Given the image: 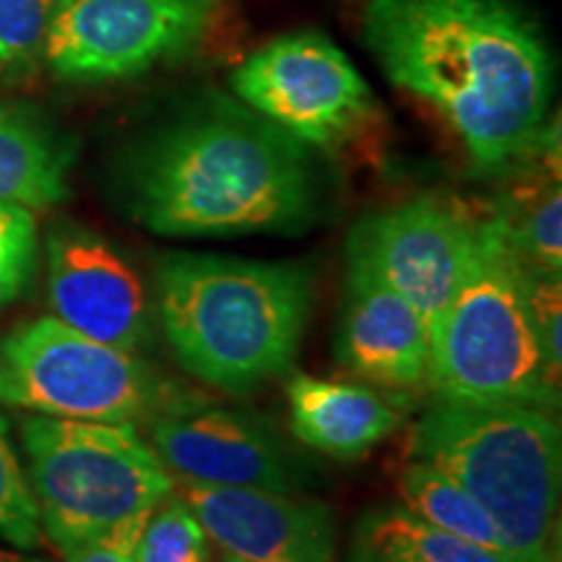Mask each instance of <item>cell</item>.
<instances>
[{"instance_id": "cell-1", "label": "cell", "mask_w": 562, "mask_h": 562, "mask_svg": "<svg viewBox=\"0 0 562 562\" xmlns=\"http://www.w3.org/2000/svg\"><path fill=\"white\" fill-rule=\"evenodd\" d=\"M117 191L140 227L165 237L300 235L323 216L328 180L318 149L201 91L125 149Z\"/></svg>"}, {"instance_id": "cell-2", "label": "cell", "mask_w": 562, "mask_h": 562, "mask_svg": "<svg viewBox=\"0 0 562 562\" xmlns=\"http://www.w3.org/2000/svg\"><path fill=\"white\" fill-rule=\"evenodd\" d=\"M364 45L393 87L438 112L484 172L547 131L554 60L524 0H362Z\"/></svg>"}, {"instance_id": "cell-3", "label": "cell", "mask_w": 562, "mask_h": 562, "mask_svg": "<svg viewBox=\"0 0 562 562\" xmlns=\"http://www.w3.org/2000/svg\"><path fill=\"white\" fill-rule=\"evenodd\" d=\"M311 311L305 263L170 252L157 266V318L175 360L235 396L292 368Z\"/></svg>"}, {"instance_id": "cell-4", "label": "cell", "mask_w": 562, "mask_h": 562, "mask_svg": "<svg viewBox=\"0 0 562 562\" xmlns=\"http://www.w3.org/2000/svg\"><path fill=\"white\" fill-rule=\"evenodd\" d=\"M409 456L480 503L513 560L562 562V432L550 412L438 396L414 425Z\"/></svg>"}, {"instance_id": "cell-5", "label": "cell", "mask_w": 562, "mask_h": 562, "mask_svg": "<svg viewBox=\"0 0 562 562\" xmlns=\"http://www.w3.org/2000/svg\"><path fill=\"white\" fill-rule=\"evenodd\" d=\"M430 385L440 398L558 409L560 381L547 368L526 266L495 216L480 222L459 290L430 326Z\"/></svg>"}, {"instance_id": "cell-6", "label": "cell", "mask_w": 562, "mask_h": 562, "mask_svg": "<svg viewBox=\"0 0 562 562\" xmlns=\"http://www.w3.org/2000/svg\"><path fill=\"white\" fill-rule=\"evenodd\" d=\"M21 446L42 533L60 554L175 492L172 472L136 425L32 414L21 425Z\"/></svg>"}, {"instance_id": "cell-7", "label": "cell", "mask_w": 562, "mask_h": 562, "mask_svg": "<svg viewBox=\"0 0 562 562\" xmlns=\"http://www.w3.org/2000/svg\"><path fill=\"white\" fill-rule=\"evenodd\" d=\"M175 393L133 351L89 339L58 318L0 336V404L42 417L146 422Z\"/></svg>"}, {"instance_id": "cell-8", "label": "cell", "mask_w": 562, "mask_h": 562, "mask_svg": "<svg viewBox=\"0 0 562 562\" xmlns=\"http://www.w3.org/2000/svg\"><path fill=\"white\" fill-rule=\"evenodd\" d=\"M224 0H55L42 60L63 81H123L180 58Z\"/></svg>"}, {"instance_id": "cell-9", "label": "cell", "mask_w": 562, "mask_h": 562, "mask_svg": "<svg viewBox=\"0 0 562 562\" xmlns=\"http://www.w3.org/2000/svg\"><path fill=\"white\" fill-rule=\"evenodd\" d=\"M229 81L237 100L318 151L355 140L375 115L368 81L321 32L281 34Z\"/></svg>"}, {"instance_id": "cell-10", "label": "cell", "mask_w": 562, "mask_h": 562, "mask_svg": "<svg viewBox=\"0 0 562 562\" xmlns=\"http://www.w3.org/2000/svg\"><path fill=\"white\" fill-rule=\"evenodd\" d=\"M144 425L161 463L182 482L300 495L315 480L311 459L248 409L175 391Z\"/></svg>"}, {"instance_id": "cell-11", "label": "cell", "mask_w": 562, "mask_h": 562, "mask_svg": "<svg viewBox=\"0 0 562 562\" xmlns=\"http://www.w3.org/2000/svg\"><path fill=\"white\" fill-rule=\"evenodd\" d=\"M480 222L459 201L432 193L372 211L349 229L347 271L389 286L432 326L469 269Z\"/></svg>"}, {"instance_id": "cell-12", "label": "cell", "mask_w": 562, "mask_h": 562, "mask_svg": "<svg viewBox=\"0 0 562 562\" xmlns=\"http://www.w3.org/2000/svg\"><path fill=\"white\" fill-rule=\"evenodd\" d=\"M47 292L55 318L110 347L138 355L151 344L149 290L125 252L74 222L47 235Z\"/></svg>"}, {"instance_id": "cell-13", "label": "cell", "mask_w": 562, "mask_h": 562, "mask_svg": "<svg viewBox=\"0 0 562 562\" xmlns=\"http://www.w3.org/2000/svg\"><path fill=\"white\" fill-rule=\"evenodd\" d=\"M180 497L224 554L250 562H339L331 510L292 492L182 482Z\"/></svg>"}, {"instance_id": "cell-14", "label": "cell", "mask_w": 562, "mask_h": 562, "mask_svg": "<svg viewBox=\"0 0 562 562\" xmlns=\"http://www.w3.org/2000/svg\"><path fill=\"white\" fill-rule=\"evenodd\" d=\"M336 357L357 378L385 389L430 383V326L417 307L364 273L347 271Z\"/></svg>"}, {"instance_id": "cell-15", "label": "cell", "mask_w": 562, "mask_h": 562, "mask_svg": "<svg viewBox=\"0 0 562 562\" xmlns=\"http://www.w3.org/2000/svg\"><path fill=\"white\" fill-rule=\"evenodd\" d=\"M286 402L294 438L334 459L364 456L402 425L398 412L385 398L355 383L292 375Z\"/></svg>"}, {"instance_id": "cell-16", "label": "cell", "mask_w": 562, "mask_h": 562, "mask_svg": "<svg viewBox=\"0 0 562 562\" xmlns=\"http://www.w3.org/2000/svg\"><path fill=\"white\" fill-rule=\"evenodd\" d=\"M558 131L547 128L524 157L503 172L510 175L501 201L490 211L516 256L529 269L562 273V193Z\"/></svg>"}, {"instance_id": "cell-17", "label": "cell", "mask_w": 562, "mask_h": 562, "mask_svg": "<svg viewBox=\"0 0 562 562\" xmlns=\"http://www.w3.org/2000/svg\"><path fill=\"white\" fill-rule=\"evenodd\" d=\"M76 149L30 104L0 102V201L47 209L68 195Z\"/></svg>"}, {"instance_id": "cell-18", "label": "cell", "mask_w": 562, "mask_h": 562, "mask_svg": "<svg viewBox=\"0 0 562 562\" xmlns=\"http://www.w3.org/2000/svg\"><path fill=\"white\" fill-rule=\"evenodd\" d=\"M347 562H508L422 521L404 503L378 505L351 531Z\"/></svg>"}, {"instance_id": "cell-19", "label": "cell", "mask_w": 562, "mask_h": 562, "mask_svg": "<svg viewBox=\"0 0 562 562\" xmlns=\"http://www.w3.org/2000/svg\"><path fill=\"white\" fill-rule=\"evenodd\" d=\"M398 492H402L406 508L417 513L422 521L432 524L440 531L453 533L463 542H472L482 550L501 554L508 562H516L501 529L480 508V503L467 490L459 487L451 476L438 472L430 463H406L402 476H398Z\"/></svg>"}, {"instance_id": "cell-20", "label": "cell", "mask_w": 562, "mask_h": 562, "mask_svg": "<svg viewBox=\"0 0 562 562\" xmlns=\"http://www.w3.org/2000/svg\"><path fill=\"white\" fill-rule=\"evenodd\" d=\"M133 562H209L206 531L175 492L146 518Z\"/></svg>"}, {"instance_id": "cell-21", "label": "cell", "mask_w": 562, "mask_h": 562, "mask_svg": "<svg viewBox=\"0 0 562 562\" xmlns=\"http://www.w3.org/2000/svg\"><path fill=\"white\" fill-rule=\"evenodd\" d=\"M0 542L34 550L42 542V526L34 495L11 446L9 419L0 409Z\"/></svg>"}, {"instance_id": "cell-22", "label": "cell", "mask_w": 562, "mask_h": 562, "mask_svg": "<svg viewBox=\"0 0 562 562\" xmlns=\"http://www.w3.org/2000/svg\"><path fill=\"white\" fill-rule=\"evenodd\" d=\"M55 0H0V68L26 76L42 63Z\"/></svg>"}, {"instance_id": "cell-23", "label": "cell", "mask_w": 562, "mask_h": 562, "mask_svg": "<svg viewBox=\"0 0 562 562\" xmlns=\"http://www.w3.org/2000/svg\"><path fill=\"white\" fill-rule=\"evenodd\" d=\"M37 220L32 209L0 201V305L24 292L37 269Z\"/></svg>"}, {"instance_id": "cell-24", "label": "cell", "mask_w": 562, "mask_h": 562, "mask_svg": "<svg viewBox=\"0 0 562 562\" xmlns=\"http://www.w3.org/2000/svg\"><path fill=\"white\" fill-rule=\"evenodd\" d=\"M526 266V263H524ZM526 277H529V300L533 321H537L539 341H542L547 368L560 381L562 370V273L529 269L526 266Z\"/></svg>"}, {"instance_id": "cell-25", "label": "cell", "mask_w": 562, "mask_h": 562, "mask_svg": "<svg viewBox=\"0 0 562 562\" xmlns=\"http://www.w3.org/2000/svg\"><path fill=\"white\" fill-rule=\"evenodd\" d=\"M149 516L151 510H144L138 513V516L125 518L123 524L112 526L110 531L89 539L87 544L76 547V550L63 554V558H66V562H133L138 537L140 531H144V524Z\"/></svg>"}, {"instance_id": "cell-26", "label": "cell", "mask_w": 562, "mask_h": 562, "mask_svg": "<svg viewBox=\"0 0 562 562\" xmlns=\"http://www.w3.org/2000/svg\"><path fill=\"white\" fill-rule=\"evenodd\" d=\"M0 562H47L42 558H34V554L16 552V550H0Z\"/></svg>"}, {"instance_id": "cell-27", "label": "cell", "mask_w": 562, "mask_h": 562, "mask_svg": "<svg viewBox=\"0 0 562 562\" xmlns=\"http://www.w3.org/2000/svg\"><path fill=\"white\" fill-rule=\"evenodd\" d=\"M224 562H250V560H240V558H232V554H224Z\"/></svg>"}]
</instances>
